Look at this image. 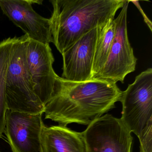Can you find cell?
I'll return each instance as SVG.
<instances>
[{
	"instance_id": "11",
	"label": "cell",
	"mask_w": 152,
	"mask_h": 152,
	"mask_svg": "<svg viewBox=\"0 0 152 152\" xmlns=\"http://www.w3.org/2000/svg\"><path fill=\"white\" fill-rule=\"evenodd\" d=\"M41 152H86L82 133L64 125H44L42 132Z\"/></svg>"
},
{
	"instance_id": "3",
	"label": "cell",
	"mask_w": 152,
	"mask_h": 152,
	"mask_svg": "<svg viewBox=\"0 0 152 152\" xmlns=\"http://www.w3.org/2000/svg\"><path fill=\"white\" fill-rule=\"evenodd\" d=\"M121 118L131 132L139 139L140 152H152V69L136 76L122 91Z\"/></svg>"
},
{
	"instance_id": "1",
	"label": "cell",
	"mask_w": 152,
	"mask_h": 152,
	"mask_svg": "<svg viewBox=\"0 0 152 152\" xmlns=\"http://www.w3.org/2000/svg\"><path fill=\"white\" fill-rule=\"evenodd\" d=\"M122 94L116 83L96 79L70 81L58 76L45 105V119L64 126L74 123L88 125L115 108Z\"/></svg>"
},
{
	"instance_id": "5",
	"label": "cell",
	"mask_w": 152,
	"mask_h": 152,
	"mask_svg": "<svg viewBox=\"0 0 152 152\" xmlns=\"http://www.w3.org/2000/svg\"><path fill=\"white\" fill-rule=\"evenodd\" d=\"M129 3V0H125L119 15L115 19V33L107 60L94 79L114 83L120 81L123 83L126 75L135 71L137 59L129 42L127 31Z\"/></svg>"
},
{
	"instance_id": "12",
	"label": "cell",
	"mask_w": 152,
	"mask_h": 152,
	"mask_svg": "<svg viewBox=\"0 0 152 152\" xmlns=\"http://www.w3.org/2000/svg\"><path fill=\"white\" fill-rule=\"evenodd\" d=\"M115 29L114 18L99 27L93 56L91 80L96 77L105 64L114 38Z\"/></svg>"
},
{
	"instance_id": "8",
	"label": "cell",
	"mask_w": 152,
	"mask_h": 152,
	"mask_svg": "<svg viewBox=\"0 0 152 152\" xmlns=\"http://www.w3.org/2000/svg\"><path fill=\"white\" fill-rule=\"evenodd\" d=\"M42 3L38 0H0V8L29 39L49 44L53 42L50 19L40 15L32 7L34 4Z\"/></svg>"
},
{
	"instance_id": "6",
	"label": "cell",
	"mask_w": 152,
	"mask_h": 152,
	"mask_svg": "<svg viewBox=\"0 0 152 152\" xmlns=\"http://www.w3.org/2000/svg\"><path fill=\"white\" fill-rule=\"evenodd\" d=\"M86 152H131L132 138L121 118L109 114L91 123L82 132Z\"/></svg>"
},
{
	"instance_id": "13",
	"label": "cell",
	"mask_w": 152,
	"mask_h": 152,
	"mask_svg": "<svg viewBox=\"0 0 152 152\" xmlns=\"http://www.w3.org/2000/svg\"><path fill=\"white\" fill-rule=\"evenodd\" d=\"M14 40L15 37H9L0 42V138L3 137L5 130V117L7 111L6 103V81L11 48Z\"/></svg>"
},
{
	"instance_id": "7",
	"label": "cell",
	"mask_w": 152,
	"mask_h": 152,
	"mask_svg": "<svg viewBox=\"0 0 152 152\" xmlns=\"http://www.w3.org/2000/svg\"><path fill=\"white\" fill-rule=\"evenodd\" d=\"M42 115L7 110L4 133L12 152H41Z\"/></svg>"
},
{
	"instance_id": "15",
	"label": "cell",
	"mask_w": 152,
	"mask_h": 152,
	"mask_svg": "<svg viewBox=\"0 0 152 152\" xmlns=\"http://www.w3.org/2000/svg\"><path fill=\"white\" fill-rule=\"evenodd\" d=\"M0 152H1V151H0Z\"/></svg>"
},
{
	"instance_id": "9",
	"label": "cell",
	"mask_w": 152,
	"mask_h": 152,
	"mask_svg": "<svg viewBox=\"0 0 152 152\" xmlns=\"http://www.w3.org/2000/svg\"><path fill=\"white\" fill-rule=\"evenodd\" d=\"M26 58L34 92L45 106L52 97L58 76L53 69L55 58L49 44L29 39Z\"/></svg>"
},
{
	"instance_id": "14",
	"label": "cell",
	"mask_w": 152,
	"mask_h": 152,
	"mask_svg": "<svg viewBox=\"0 0 152 152\" xmlns=\"http://www.w3.org/2000/svg\"><path fill=\"white\" fill-rule=\"evenodd\" d=\"M129 1V2H132V3H133L137 7V8L139 10L140 12L141 15L143 16V18H144V21H145V23H146L147 25L148 26V28L150 29V31L152 32V22L149 20V18L147 17V16L145 14L144 11H143L142 8L140 7V4L139 3V1Z\"/></svg>"
},
{
	"instance_id": "10",
	"label": "cell",
	"mask_w": 152,
	"mask_h": 152,
	"mask_svg": "<svg viewBox=\"0 0 152 152\" xmlns=\"http://www.w3.org/2000/svg\"><path fill=\"white\" fill-rule=\"evenodd\" d=\"M99 27L84 34L62 54L61 78L73 82L91 80L93 56Z\"/></svg>"
},
{
	"instance_id": "4",
	"label": "cell",
	"mask_w": 152,
	"mask_h": 152,
	"mask_svg": "<svg viewBox=\"0 0 152 152\" xmlns=\"http://www.w3.org/2000/svg\"><path fill=\"white\" fill-rule=\"evenodd\" d=\"M29 38L15 37L11 48L6 85L7 110L27 113H44L45 106L34 92L26 62Z\"/></svg>"
},
{
	"instance_id": "2",
	"label": "cell",
	"mask_w": 152,
	"mask_h": 152,
	"mask_svg": "<svg viewBox=\"0 0 152 152\" xmlns=\"http://www.w3.org/2000/svg\"><path fill=\"white\" fill-rule=\"evenodd\" d=\"M125 0H51L50 18L53 42L62 54L84 34L101 26L121 8Z\"/></svg>"
}]
</instances>
